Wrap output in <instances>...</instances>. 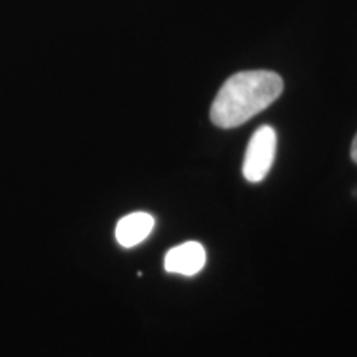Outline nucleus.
<instances>
[{
	"mask_svg": "<svg viewBox=\"0 0 357 357\" xmlns=\"http://www.w3.org/2000/svg\"><path fill=\"white\" fill-rule=\"evenodd\" d=\"M283 86V79L275 71L252 70L231 75L212 102V123L222 129L242 126L278 100Z\"/></svg>",
	"mask_w": 357,
	"mask_h": 357,
	"instance_id": "obj_1",
	"label": "nucleus"
},
{
	"mask_svg": "<svg viewBox=\"0 0 357 357\" xmlns=\"http://www.w3.org/2000/svg\"><path fill=\"white\" fill-rule=\"evenodd\" d=\"M351 159L357 164V134L354 136V141H352V146H351Z\"/></svg>",
	"mask_w": 357,
	"mask_h": 357,
	"instance_id": "obj_5",
	"label": "nucleus"
},
{
	"mask_svg": "<svg viewBox=\"0 0 357 357\" xmlns=\"http://www.w3.org/2000/svg\"><path fill=\"white\" fill-rule=\"evenodd\" d=\"M154 229V217L146 212H134L123 217L116 225V240L124 248H132L146 240Z\"/></svg>",
	"mask_w": 357,
	"mask_h": 357,
	"instance_id": "obj_4",
	"label": "nucleus"
},
{
	"mask_svg": "<svg viewBox=\"0 0 357 357\" xmlns=\"http://www.w3.org/2000/svg\"><path fill=\"white\" fill-rule=\"evenodd\" d=\"M205 265V248L199 242H185L166 253L164 268L167 273L194 276Z\"/></svg>",
	"mask_w": 357,
	"mask_h": 357,
	"instance_id": "obj_3",
	"label": "nucleus"
},
{
	"mask_svg": "<svg viewBox=\"0 0 357 357\" xmlns=\"http://www.w3.org/2000/svg\"><path fill=\"white\" fill-rule=\"evenodd\" d=\"M276 154V131L271 126H260L248 142L243 160V176L248 182H261L273 166Z\"/></svg>",
	"mask_w": 357,
	"mask_h": 357,
	"instance_id": "obj_2",
	"label": "nucleus"
}]
</instances>
